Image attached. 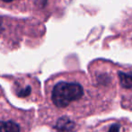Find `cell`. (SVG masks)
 <instances>
[{
    "label": "cell",
    "mask_w": 132,
    "mask_h": 132,
    "mask_svg": "<svg viewBox=\"0 0 132 132\" xmlns=\"http://www.w3.org/2000/svg\"><path fill=\"white\" fill-rule=\"evenodd\" d=\"M11 90L16 98L25 103H40L42 101L40 84L32 75H18L11 77Z\"/></svg>",
    "instance_id": "cell-4"
},
{
    "label": "cell",
    "mask_w": 132,
    "mask_h": 132,
    "mask_svg": "<svg viewBox=\"0 0 132 132\" xmlns=\"http://www.w3.org/2000/svg\"><path fill=\"white\" fill-rule=\"evenodd\" d=\"M24 19L0 14V51L8 53L18 50L23 38Z\"/></svg>",
    "instance_id": "cell-3"
},
{
    "label": "cell",
    "mask_w": 132,
    "mask_h": 132,
    "mask_svg": "<svg viewBox=\"0 0 132 132\" xmlns=\"http://www.w3.org/2000/svg\"><path fill=\"white\" fill-rule=\"evenodd\" d=\"M119 80L122 90L125 92H132V72L131 71H120Z\"/></svg>",
    "instance_id": "cell-7"
},
{
    "label": "cell",
    "mask_w": 132,
    "mask_h": 132,
    "mask_svg": "<svg viewBox=\"0 0 132 132\" xmlns=\"http://www.w3.org/2000/svg\"><path fill=\"white\" fill-rule=\"evenodd\" d=\"M5 100V96H4V94H3V90H2L1 86H0V103H1L2 101H4Z\"/></svg>",
    "instance_id": "cell-9"
},
{
    "label": "cell",
    "mask_w": 132,
    "mask_h": 132,
    "mask_svg": "<svg viewBox=\"0 0 132 132\" xmlns=\"http://www.w3.org/2000/svg\"><path fill=\"white\" fill-rule=\"evenodd\" d=\"M34 0H0V7L14 14H27L32 10Z\"/></svg>",
    "instance_id": "cell-5"
},
{
    "label": "cell",
    "mask_w": 132,
    "mask_h": 132,
    "mask_svg": "<svg viewBox=\"0 0 132 132\" xmlns=\"http://www.w3.org/2000/svg\"><path fill=\"white\" fill-rule=\"evenodd\" d=\"M105 132H124V126L121 123H112L106 129Z\"/></svg>",
    "instance_id": "cell-8"
},
{
    "label": "cell",
    "mask_w": 132,
    "mask_h": 132,
    "mask_svg": "<svg viewBox=\"0 0 132 132\" xmlns=\"http://www.w3.org/2000/svg\"><path fill=\"white\" fill-rule=\"evenodd\" d=\"M54 132H75L77 129V123L67 116L59 117L52 124Z\"/></svg>",
    "instance_id": "cell-6"
},
{
    "label": "cell",
    "mask_w": 132,
    "mask_h": 132,
    "mask_svg": "<svg viewBox=\"0 0 132 132\" xmlns=\"http://www.w3.org/2000/svg\"><path fill=\"white\" fill-rule=\"evenodd\" d=\"M34 119V111L17 109L6 100L0 103V132H29Z\"/></svg>",
    "instance_id": "cell-2"
},
{
    "label": "cell",
    "mask_w": 132,
    "mask_h": 132,
    "mask_svg": "<svg viewBox=\"0 0 132 132\" xmlns=\"http://www.w3.org/2000/svg\"><path fill=\"white\" fill-rule=\"evenodd\" d=\"M46 103L57 112L78 113L88 100L86 82L80 73H60L45 83Z\"/></svg>",
    "instance_id": "cell-1"
}]
</instances>
